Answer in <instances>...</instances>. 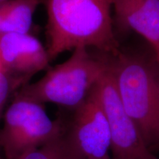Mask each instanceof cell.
Returning a JSON list of instances; mask_svg holds the SVG:
<instances>
[{
    "instance_id": "obj_1",
    "label": "cell",
    "mask_w": 159,
    "mask_h": 159,
    "mask_svg": "<svg viewBox=\"0 0 159 159\" xmlns=\"http://www.w3.org/2000/svg\"><path fill=\"white\" fill-rule=\"evenodd\" d=\"M47 14V49L50 61L77 47L115 55L112 0H43Z\"/></svg>"
},
{
    "instance_id": "obj_2",
    "label": "cell",
    "mask_w": 159,
    "mask_h": 159,
    "mask_svg": "<svg viewBox=\"0 0 159 159\" xmlns=\"http://www.w3.org/2000/svg\"><path fill=\"white\" fill-rule=\"evenodd\" d=\"M122 104L152 153L159 150V61L154 52L106 54Z\"/></svg>"
},
{
    "instance_id": "obj_3",
    "label": "cell",
    "mask_w": 159,
    "mask_h": 159,
    "mask_svg": "<svg viewBox=\"0 0 159 159\" xmlns=\"http://www.w3.org/2000/svg\"><path fill=\"white\" fill-rule=\"evenodd\" d=\"M89 49H75L66 61L18 92L42 104L54 103L74 110L84 102L108 66L106 54H94Z\"/></svg>"
},
{
    "instance_id": "obj_4",
    "label": "cell",
    "mask_w": 159,
    "mask_h": 159,
    "mask_svg": "<svg viewBox=\"0 0 159 159\" xmlns=\"http://www.w3.org/2000/svg\"><path fill=\"white\" fill-rule=\"evenodd\" d=\"M64 125L49 117L44 104L17 91L4 115L0 148L7 159H21L60 136Z\"/></svg>"
},
{
    "instance_id": "obj_5",
    "label": "cell",
    "mask_w": 159,
    "mask_h": 159,
    "mask_svg": "<svg viewBox=\"0 0 159 159\" xmlns=\"http://www.w3.org/2000/svg\"><path fill=\"white\" fill-rule=\"evenodd\" d=\"M94 87L110 128L112 159H156L125 109L108 66Z\"/></svg>"
},
{
    "instance_id": "obj_6",
    "label": "cell",
    "mask_w": 159,
    "mask_h": 159,
    "mask_svg": "<svg viewBox=\"0 0 159 159\" xmlns=\"http://www.w3.org/2000/svg\"><path fill=\"white\" fill-rule=\"evenodd\" d=\"M94 86L64 125L67 142L80 159L110 158V128Z\"/></svg>"
},
{
    "instance_id": "obj_7",
    "label": "cell",
    "mask_w": 159,
    "mask_h": 159,
    "mask_svg": "<svg viewBox=\"0 0 159 159\" xmlns=\"http://www.w3.org/2000/svg\"><path fill=\"white\" fill-rule=\"evenodd\" d=\"M49 61L47 47L30 33L0 35V70L21 86L27 84L33 75L47 69Z\"/></svg>"
},
{
    "instance_id": "obj_8",
    "label": "cell",
    "mask_w": 159,
    "mask_h": 159,
    "mask_svg": "<svg viewBox=\"0 0 159 159\" xmlns=\"http://www.w3.org/2000/svg\"><path fill=\"white\" fill-rule=\"evenodd\" d=\"M116 24L148 41L159 61V0H112Z\"/></svg>"
},
{
    "instance_id": "obj_9",
    "label": "cell",
    "mask_w": 159,
    "mask_h": 159,
    "mask_svg": "<svg viewBox=\"0 0 159 159\" xmlns=\"http://www.w3.org/2000/svg\"><path fill=\"white\" fill-rule=\"evenodd\" d=\"M43 1V0L6 1L3 33H30L35 11Z\"/></svg>"
},
{
    "instance_id": "obj_10",
    "label": "cell",
    "mask_w": 159,
    "mask_h": 159,
    "mask_svg": "<svg viewBox=\"0 0 159 159\" xmlns=\"http://www.w3.org/2000/svg\"><path fill=\"white\" fill-rule=\"evenodd\" d=\"M64 130V129H63ZM21 159H80L67 142L63 133L43 146L30 151Z\"/></svg>"
},
{
    "instance_id": "obj_11",
    "label": "cell",
    "mask_w": 159,
    "mask_h": 159,
    "mask_svg": "<svg viewBox=\"0 0 159 159\" xmlns=\"http://www.w3.org/2000/svg\"><path fill=\"white\" fill-rule=\"evenodd\" d=\"M21 87L19 82L0 70V116L7 99L13 92Z\"/></svg>"
},
{
    "instance_id": "obj_12",
    "label": "cell",
    "mask_w": 159,
    "mask_h": 159,
    "mask_svg": "<svg viewBox=\"0 0 159 159\" xmlns=\"http://www.w3.org/2000/svg\"><path fill=\"white\" fill-rule=\"evenodd\" d=\"M5 2L0 3V35L2 34L4 30V19H5Z\"/></svg>"
},
{
    "instance_id": "obj_13",
    "label": "cell",
    "mask_w": 159,
    "mask_h": 159,
    "mask_svg": "<svg viewBox=\"0 0 159 159\" xmlns=\"http://www.w3.org/2000/svg\"><path fill=\"white\" fill-rule=\"evenodd\" d=\"M6 1H9V0H0V3L3 2H6Z\"/></svg>"
},
{
    "instance_id": "obj_14",
    "label": "cell",
    "mask_w": 159,
    "mask_h": 159,
    "mask_svg": "<svg viewBox=\"0 0 159 159\" xmlns=\"http://www.w3.org/2000/svg\"><path fill=\"white\" fill-rule=\"evenodd\" d=\"M108 159H112V158H108Z\"/></svg>"
},
{
    "instance_id": "obj_15",
    "label": "cell",
    "mask_w": 159,
    "mask_h": 159,
    "mask_svg": "<svg viewBox=\"0 0 159 159\" xmlns=\"http://www.w3.org/2000/svg\"><path fill=\"white\" fill-rule=\"evenodd\" d=\"M156 159H159V158H156Z\"/></svg>"
},
{
    "instance_id": "obj_16",
    "label": "cell",
    "mask_w": 159,
    "mask_h": 159,
    "mask_svg": "<svg viewBox=\"0 0 159 159\" xmlns=\"http://www.w3.org/2000/svg\"><path fill=\"white\" fill-rule=\"evenodd\" d=\"M0 159H2V158H0Z\"/></svg>"
}]
</instances>
